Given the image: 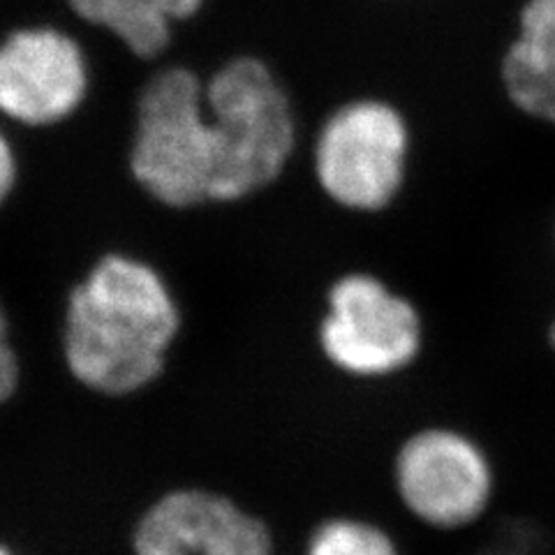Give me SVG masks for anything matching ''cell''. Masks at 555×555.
Instances as JSON below:
<instances>
[{"label": "cell", "instance_id": "obj_1", "mask_svg": "<svg viewBox=\"0 0 555 555\" xmlns=\"http://www.w3.org/2000/svg\"><path fill=\"white\" fill-rule=\"evenodd\" d=\"M292 146L289 102L264 63H228L206 93L193 73L167 69L139 100L132 171L169 206L232 202L269 185Z\"/></svg>", "mask_w": 555, "mask_h": 555}, {"label": "cell", "instance_id": "obj_2", "mask_svg": "<svg viewBox=\"0 0 555 555\" xmlns=\"http://www.w3.org/2000/svg\"><path fill=\"white\" fill-rule=\"evenodd\" d=\"M179 310L163 278L128 257H104L73 292L65 359L102 393H132L163 373Z\"/></svg>", "mask_w": 555, "mask_h": 555}, {"label": "cell", "instance_id": "obj_3", "mask_svg": "<svg viewBox=\"0 0 555 555\" xmlns=\"http://www.w3.org/2000/svg\"><path fill=\"white\" fill-rule=\"evenodd\" d=\"M408 128L385 102L361 100L322 128L315 169L328 197L357 211L387 206L403 183Z\"/></svg>", "mask_w": 555, "mask_h": 555}, {"label": "cell", "instance_id": "obj_4", "mask_svg": "<svg viewBox=\"0 0 555 555\" xmlns=\"http://www.w3.org/2000/svg\"><path fill=\"white\" fill-rule=\"evenodd\" d=\"M326 359L357 377H385L410 366L422 347L414 308L371 275H347L328 297L320 328Z\"/></svg>", "mask_w": 555, "mask_h": 555}, {"label": "cell", "instance_id": "obj_5", "mask_svg": "<svg viewBox=\"0 0 555 555\" xmlns=\"http://www.w3.org/2000/svg\"><path fill=\"white\" fill-rule=\"evenodd\" d=\"M393 479L403 505L440 530L473 524L493 495V470L483 449L449 428L412 436L398 451Z\"/></svg>", "mask_w": 555, "mask_h": 555}, {"label": "cell", "instance_id": "obj_6", "mask_svg": "<svg viewBox=\"0 0 555 555\" xmlns=\"http://www.w3.org/2000/svg\"><path fill=\"white\" fill-rule=\"evenodd\" d=\"M137 555H273V540L259 516L230 498L183 489L160 498L139 520Z\"/></svg>", "mask_w": 555, "mask_h": 555}, {"label": "cell", "instance_id": "obj_7", "mask_svg": "<svg viewBox=\"0 0 555 555\" xmlns=\"http://www.w3.org/2000/svg\"><path fill=\"white\" fill-rule=\"evenodd\" d=\"M86 93V63L63 33L33 28L0 44V112L28 126L56 124Z\"/></svg>", "mask_w": 555, "mask_h": 555}, {"label": "cell", "instance_id": "obj_8", "mask_svg": "<svg viewBox=\"0 0 555 555\" xmlns=\"http://www.w3.org/2000/svg\"><path fill=\"white\" fill-rule=\"evenodd\" d=\"M502 77L520 109L555 124V0H528Z\"/></svg>", "mask_w": 555, "mask_h": 555}, {"label": "cell", "instance_id": "obj_9", "mask_svg": "<svg viewBox=\"0 0 555 555\" xmlns=\"http://www.w3.org/2000/svg\"><path fill=\"white\" fill-rule=\"evenodd\" d=\"M86 22L107 26L137 56H155L169 42V22L193 16L202 0H69Z\"/></svg>", "mask_w": 555, "mask_h": 555}, {"label": "cell", "instance_id": "obj_10", "mask_svg": "<svg viewBox=\"0 0 555 555\" xmlns=\"http://www.w3.org/2000/svg\"><path fill=\"white\" fill-rule=\"evenodd\" d=\"M306 555H401L391 534L361 518H332L310 534Z\"/></svg>", "mask_w": 555, "mask_h": 555}, {"label": "cell", "instance_id": "obj_11", "mask_svg": "<svg viewBox=\"0 0 555 555\" xmlns=\"http://www.w3.org/2000/svg\"><path fill=\"white\" fill-rule=\"evenodd\" d=\"M16 382H20V363L10 347L0 343V403L14 393Z\"/></svg>", "mask_w": 555, "mask_h": 555}, {"label": "cell", "instance_id": "obj_12", "mask_svg": "<svg viewBox=\"0 0 555 555\" xmlns=\"http://www.w3.org/2000/svg\"><path fill=\"white\" fill-rule=\"evenodd\" d=\"M14 183V155L8 142L0 137V202H3Z\"/></svg>", "mask_w": 555, "mask_h": 555}, {"label": "cell", "instance_id": "obj_13", "mask_svg": "<svg viewBox=\"0 0 555 555\" xmlns=\"http://www.w3.org/2000/svg\"><path fill=\"white\" fill-rule=\"evenodd\" d=\"M3 332H5V322H3V312H0V343H3Z\"/></svg>", "mask_w": 555, "mask_h": 555}, {"label": "cell", "instance_id": "obj_14", "mask_svg": "<svg viewBox=\"0 0 555 555\" xmlns=\"http://www.w3.org/2000/svg\"><path fill=\"white\" fill-rule=\"evenodd\" d=\"M551 343H553V347H555V324H553V328H551Z\"/></svg>", "mask_w": 555, "mask_h": 555}, {"label": "cell", "instance_id": "obj_15", "mask_svg": "<svg viewBox=\"0 0 555 555\" xmlns=\"http://www.w3.org/2000/svg\"><path fill=\"white\" fill-rule=\"evenodd\" d=\"M0 555H12V553L5 546H0Z\"/></svg>", "mask_w": 555, "mask_h": 555}]
</instances>
